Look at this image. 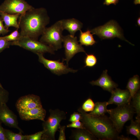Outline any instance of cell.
<instances>
[{"mask_svg": "<svg viewBox=\"0 0 140 140\" xmlns=\"http://www.w3.org/2000/svg\"><path fill=\"white\" fill-rule=\"evenodd\" d=\"M18 23L20 29V37H25L38 40L43 34L50 18L46 10L43 8L33 7L20 15Z\"/></svg>", "mask_w": 140, "mask_h": 140, "instance_id": "cell-1", "label": "cell"}, {"mask_svg": "<svg viewBox=\"0 0 140 140\" xmlns=\"http://www.w3.org/2000/svg\"><path fill=\"white\" fill-rule=\"evenodd\" d=\"M81 115L80 121L86 129L98 140H117L119 133L109 117L105 115L95 116L88 114L81 108L78 110Z\"/></svg>", "mask_w": 140, "mask_h": 140, "instance_id": "cell-2", "label": "cell"}, {"mask_svg": "<svg viewBox=\"0 0 140 140\" xmlns=\"http://www.w3.org/2000/svg\"><path fill=\"white\" fill-rule=\"evenodd\" d=\"M107 113L109 114V117L114 127L119 133L121 132L127 122L133 120L134 114L135 113L130 103L108 109Z\"/></svg>", "mask_w": 140, "mask_h": 140, "instance_id": "cell-3", "label": "cell"}, {"mask_svg": "<svg viewBox=\"0 0 140 140\" xmlns=\"http://www.w3.org/2000/svg\"><path fill=\"white\" fill-rule=\"evenodd\" d=\"M49 111V117L42 123L44 132L41 140H55V134L61 126L60 124L61 122L66 119V114L63 111L56 109H50Z\"/></svg>", "mask_w": 140, "mask_h": 140, "instance_id": "cell-4", "label": "cell"}, {"mask_svg": "<svg viewBox=\"0 0 140 140\" xmlns=\"http://www.w3.org/2000/svg\"><path fill=\"white\" fill-rule=\"evenodd\" d=\"M63 30L61 20H59L51 26L45 28L40 41L57 51L62 47Z\"/></svg>", "mask_w": 140, "mask_h": 140, "instance_id": "cell-5", "label": "cell"}, {"mask_svg": "<svg viewBox=\"0 0 140 140\" xmlns=\"http://www.w3.org/2000/svg\"><path fill=\"white\" fill-rule=\"evenodd\" d=\"M90 31L93 35H97L102 39L117 37L132 45L125 39L120 27L116 22L113 20L103 25L95 28Z\"/></svg>", "mask_w": 140, "mask_h": 140, "instance_id": "cell-6", "label": "cell"}, {"mask_svg": "<svg viewBox=\"0 0 140 140\" xmlns=\"http://www.w3.org/2000/svg\"><path fill=\"white\" fill-rule=\"evenodd\" d=\"M12 45L19 46L37 54L49 53L54 54L55 51L50 46L38 40L28 37H20L17 40L12 41Z\"/></svg>", "mask_w": 140, "mask_h": 140, "instance_id": "cell-7", "label": "cell"}, {"mask_svg": "<svg viewBox=\"0 0 140 140\" xmlns=\"http://www.w3.org/2000/svg\"><path fill=\"white\" fill-rule=\"evenodd\" d=\"M38 57V60L44 66L53 73L58 75L67 74L69 72L75 73L78 71L70 68L65 65L64 61L60 62L59 60H55L48 59L45 58L43 54H37Z\"/></svg>", "mask_w": 140, "mask_h": 140, "instance_id": "cell-8", "label": "cell"}, {"mask_svg": "<svg viewBox=\"0 0 140 140\" xmlns=\"http://www.w3.org/2000/svg\"><path fill=\"white\" fill-rule=\"evenodd\" d=\"M33 7L25 0H5L0 5V12L20 15Z\"/></svg>", "mask_w": 140, "mask_h": 140, "instance_id": "cell-9", "label": "cell"}, {"mask_svg": "<svg viewBox=\"0 0 140 140\" xmlns=\"http://www.w3.org/2000/svg\"><path fill=\"white\" fill-rule=\"evenodd\" d=\"M62 43L65 48V58L68 65L69 61L77 53L80 52L85 53L84 48L78 43L76 37L70 34L63 36Z\"/></svg>", "mask_w": 140, "mask_h": 140, "instance_id": "cell-10", "label": "cell"}, {"mask_svg": "<svg viewBox=\"0 0 140 140\" xmlns=\"http://www.w3.org/2000/svg\"><path fill=\"white\" fill-rule=\"evenodd\" d=\"M0 123H3L9 127L16 128L19 130V132H23L18 125L17 116L9 109L5 103L0 107Z\"/></svg>", "mask_w": 140, "mask_h": 140, "instance_id": "cell-11", "label": "cell"}, {"mask_svg": "<svg viewBox=\"0 0 140 140\" xmlns=\"http://www.w3.org/2000/svg\"><path fill=\"white\" fill-rule=\"evenodd\" d=\"M15 106L18 111L42 106L39 96L33 94L20 97L17 101Z\"/></svg>", "mask_w": 140, "mask_h": 140, "instance_id": "cell-12", "label": "cell"}, {"mask_svg": "<svg viewBox=\"0 0 140 140\" xmlns=\"http://www.w3.org/2000/svg\"><path fill=\"white\" fill-rule=\"evenodd\" d=\"M111 93V96L107 102L108 105L114 104L119 106L130 103L131 98L128 89L122 90L116 88Z\"/></svg>", "mask_w": 140, "mask_h": 140, "instance_id": "cell-13", "label": "cell"}, {"mask_svg": "<svg viewBox=\"0 0 140 140\" xmlns=\"http://www.w3.org/2000/svg\"><path fill=\"white\" fill-rule=\"evenodd\" d=\"M19 117L22 120L29 121L37 120L44 121L46 111L42 107H39L27 110L18 111Z\"/></svg>", "mask_w": 140, "mask_h": 140, "instance_id": "cell-14", "label": "cell"}, {"mask_svg": "<svg viewBox=\"0 0 140 140\" xmlns=\"http://www.w3.org/2000/svg\"><path fill=\"white\" fill-rule=\"evenodd\" d=\"M90 83L93 86H97L103 90L111 93L118 86V85L112 80L107 74V70L103 72L100 77L95 81H92Z\"/></svg>", "mask_w": 140, "mask_h": 140, "instance_id": "cell-15", "label": "cell"}, {"mask_svg": "<svg viewBox=\"0 0 140 140\" xmlns=\"http://www.w3.org/2000/svg\"><path fill=\"white\" fill-rule=\"evenodd\" d=\"M62 28L67 30L70 34L74 36L76 32L80 31L83 27V24L78 20L74 18L61 20Z\"/></svg>", "mask_w": 140, "mask_h": 140, "instance_id": "cell-16", "label": "cell"}, {"mask_svg": "<svg viewBox=\"0 0 140 140\" xmlns=\"http://www.w3.org/2000/svg\"><path fill=\"white\" fill-rule=\"evenodd\" d=\"M20 15L19 14H11L0 12V17L4 22V27L8 30L10 27L19 28L17 20Z\"/></svg>", "mask_w": 140, "mask_h": 140, "instance_id": "cell-17", "label": "cell"}, {"mask_svg": "<svg viewBox=\"0 0 140 140\" xmlns=\"http://www.w3.org/2000/svg\"><path fill=\"white\" fill-rule=\"evenodd\" d=\"M71 138L75 140H97L88 130L85 129H77L73 130Z\"/></svg>", "mask_w": 140, "mask_h": 140, "instance_id": "cell-18", "label": "cell"}, {"mask_svg": "<svg viewBox=\"0 0 140 140\" xmlns=\"http://www.w3.org/2000/svg\"><path fill=\"white\" fill-rule=\"evenodd\" d=\"M140 87V79L138 75H135L129 79L126 88L130 92L131 98L139 90Z\"/></svg>", "mask_w": 140, "mask_h": 140, "instance_id": "cell-19", "label": "cell"}, {"mask_svg": "<svg viewBox=\"0 0 140 140\" xmlns=\"http://www.w3.org/2000/svg\"><path fill=\"white\" fill-rule=\"evenodd\" d=\"M80 31V33L78 42L81 45L86 46H92L96 43L90 30H88L85 32H82L81 30Z\"/></svg>", "mask_w": 140, "mask_h": 140, "instance_id": "cell-20", "label": "cell"}, {"mask_svg": "<svg viewBox=\"0 0 140 140\" xmlns=\"http://www.w3.org/2000/svg\"><path fill=\"white\" fill-rule=\"evenodd\" d=\"M95 104L94 109L89 114L94 116H99L105 115L106 113H107V102H97Z\"/></svg>", "mask_w": 140, "mask_h": 140, "instance_id": "cell-21", "label": "cell"}, {"mask_svg": "<svg viewBox=\"0 0 140 140\" xmlns=\"http://www.w3.org/2000/svg\"><path fill=\"white\" fill-rule=\"evenodd\" d=\"M130 104L136 114V121L140 123V92L139 90L131 99Z\"/></svg>", "mask_w": 140, "mask_h": 140, "instance_id": "cell-22", "label": "cell"}, {"mask_svg": "<svg viewBox=\"0 0 140 140\" xmlns=\"http://www.w3.org/2000/svg\"><path fill=\"white\" fill-rule=\"evenodd\" d=\"M126 128L128 134L134 135L138 140H140V123L132 120H131L130 125L126 126Z\"/></svg>", "mask_w": 140, "mask_h": 140, "instance_id": "cell-23", "label": "cell"}, {"mask_svg": "<svg viewBox=\"0 0 140 140\" xmlns=\"http://www.w3.org/2000/svg\"><path fill=\"white\" fill-rule=\"evenodd\" d=\"M5 135L7 140H27V135H23L19 132L17 134L10 130L3 129Z\"/></svg>", "mask_w": 140, "mask_h": 140, "instance_id": "cell-24", "label": "cell"}, {"mask_svg": "<svg viewBox=\"0 0 140 140\" xmlns=\"http://www.w3.org/2000/svg\"><path fill=\"white\" fill-rule=\"evenodd\" d=\"M86 56L84 60L85 67H92L96 64L97 60L96 57L92 54H86Z\"/></svg>", "mask_w": 140, "mask_h": 140, "instance_id": "cell-25", "label": "cell"}, {"mask_svg": "<svg viewBox=\"0 0 140 140\" xmlns=\"http://www.w3.org/2000/svg\"><path fill=\"white\" fill-rule=\"evenodd\" d=\"M95 106L93 100L89 98L84 101L81 107L86 112H91L94 109Z\"/></svg>", "mask_w": 140, "mask_h": 140, "instance_id": "cell-26", "label": "cell"}, {"mask_svg": "<svg viewBox=\"0 0 140 140\" xmlns=\"http://www.w3.org/2000/svg\"><path fill=\"white\" fill-rule=\"evenodd\" d=\"M9 99V93L3 88L0 87V107L4 103H6Z\"/></svg>", "mask_w": 140, "mask_h": 140, "instance_id": "cell-27", "label": "cell"}, {"mask_svg": "<svg viewBox=\"0 0 140 140\" xmlns=\"http://www.w3.org/2000/svg\"><path fill=\"white\" fill-rule=\"evenodd\" d=\"M18 29H17L9 34L3 37L9 41H13L18 40L20 37V33L18 32Z\"/></svg>", "mask_w": 140, "mask_h": 140, "instance_id": "cell-28", "label": "cell"}, {"mask_svg": "<svg viewBox=\"0 0 140 140\" xmlns=\"http://www.w3.org/2000/svg\"><path fill=\"white\" fill-rule=\"evenodd\" d=\"M12 41L7 40L3 37H0V52L12 45Z\"/></svg>", "mask_w": 140, "mask_h": 140, "instance_id": "cell-29", "label": "cell"}, {"mask_svg": "<svg viewBox=\"0 0 140 140\" xmlns=\"http://www.w3.org/2000/svg\"><path fill=\"white\" fill-rule=\"evenodd\" d=\"M66 127L67 128H73L77 129H86L83 123L79 121L72 122L71 123L68 124Z\"/></svg>", "mask_w": 140, "mask_h": 140, "instance_id": "cell-30", "label": "cell"}, {"mask_svg": "<svg viewBox=\"0 0 140 140\" xmlns=\"http://www.w3.org/2000/svg\"><path fill=\"white\" fill-rule=\"evenodd\" d=\"M44 131L43 130L37 132L34 134L27 135V140H40L42 135L44 133Z\"/></svg>", "mask_w": 140, "mask_h": 140, "instance_id": "cell-31", "label": "cell"}, {"mask_svg": "<svg viewBox=\"0 0 140 140\" xmlns=\"http://www.w3.org/2000/svg\"><path fill=\"white\" fill-rule=\"evenodd\" d=\"M81 118V115L80 113L74 112L71 115L69 121L72 122L78 121H80Z\"/></svg>", "mask_w": 140, "mask_h": 140, "instance_id": "cell-32", "label": "cell"}, {"mask_svg": "<svg viewBox=\"0 0 140 140\" xmlns=\"http://www.w3.org/2000/svg\"><path fill=\"white\" fill-rule=\"evenodd\" d=\"M66 126H61L59 129V135L58 140H66V137L65 135V131Z\"/></svg>", "mask_w": 140, "mask_h": 140, "instance_id": "cell-33", "label": "cell"}, {"mask_svg": "<svg viewBox=\"0 0 140 140\" xmlns=\"http://www.w3.org/2000/svg\"><path fill=\"white\" fill-rule=\"evenodd\" d=\"M3 21L0 17V34L4 35L8 33L10 31L4 27L3 24Z\"/></svg>", "mask_w": 140, "mask_h": 140, "instance_id": "cell-34", "label": "cell"}, {"mask_svg": "<svg viewBox=\"0 0 140 140\" xmlns=\"http://www.w3.org/2000/svg\"><path fill=\"white\" fill-rule=\"evenodd\" d=\"M3 129L1 123H0V140H7L4 135Z\"/></svg>", "mask_w": 140, "mask_h": 140, "instance_id": "cell-35", "label": "cell"}, {"mask_svg": "<svg viewBox=\"0 0 140 140\" xmlns=\"http://www.w3.org/2000/svg\"><path fill=\"white\" fill-rule=\"evenodd\" d=\"M118 2V0H105L103 4L109 5L111 4L116 5Z\"/></svg>", "mask_w": 140, "mask_h": 140, "instance_id": "cell-36", "label": "cell"}, {"mask_svg": "<svg viewBox=\"0 0 140 140\" xmlns=\"http://www.w3.org/2000/svg\"><path fill=\"white\" fill-rule=\"evenodd\" d=\"M118 140H136L135 139L131 138L129 137H126L123 135H121L117 137V139Z\"/></svg>", "mask_w": 140, "mask_h": 140, "instance_id": "cell-37", "label": "cell"}, {"mask_svg": "<svg viewBox=\"0 0 140 140\" xmlns=\"http://www.w3.org/2000/svg\"><path fill=\"white\" fill-rule=\"evenodd\" d=\"M134 3L135 5L139 4H140V0H135Z\"/></svg>", "mask_w": 140, "mask_h": 140, "instance_id": "cell-38", "label": "cell"}, {"mask_svg": "<svg viewBox=\"0 0 140 140\" xmlns=\"http://www.w3.org/2000/svg\"><path fill=\"white\" fill-rule=\"evenodd\" d=\"M137 23L138 25L139 26H140V17H139L137 20Z\"/></svg>", "mask_w": 140, "mask_h": 140, "instance_id": "cell-39", "label": "cell"}, {"mask_svg": "<svg viewBox=\"0 0 140 140\" xmlns=\"http://www.w3.org/2000/svg\"><path fill=\"white\" fill-rule=\"evenodd\" d=\"M0 87H2V88H3L2 85H1V84L0 83Z\"/></svg>", "mask_w": 140, "mask_h": 140, "instance_id": "cell-40", "label": "cell"}]
</instances>
